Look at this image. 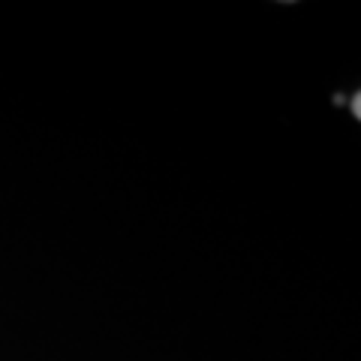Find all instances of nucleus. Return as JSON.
<instances>
[{
    "label": "nucleus",
    "instance_id": "1",
    "mask_svg": "<svg viewBox=\"0 0 361 361\" xmlns=\"http://www.w3.org/2000/svg\"><path fill=\"white\" fill-rule=\"evenodd\" d=\"M353 115L361 121V90H358V94L353 97Z\"/></svg>",
    "mask_w": 361,
    "mask_h": 361
}]
</instances>
